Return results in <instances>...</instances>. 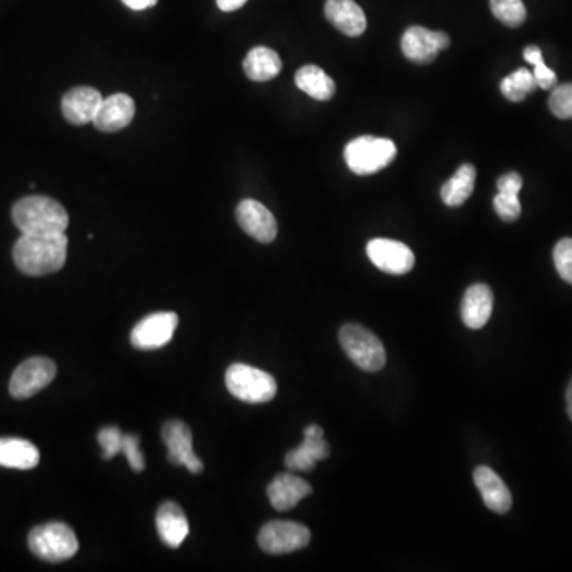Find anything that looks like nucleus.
<instances>
[{
  "instance_id": "obj_1",
  "label": "nucleus",
  "mask_w": 572,
  "mask_h": 572,
  "mask_svg": "<svg viewBox=\"0 0 572 572\" xmlns=\"http://www.w3.org/2000/svg\"><path fill=\"white\" fill-rule=\"evenodd\" d=\"M67 240L59 234H23L13 247V261L21 274L29 277L55 274L61 271L67 259Z\"/></svg>"
},
{
  "instance_id": "obj_2",
  "label": "nucleus",
  "mask_w": 572,
  "mask_h": 572,
  "mask_svg": "<svg viewBox=\"0 0 572 572\" xmlns=\"http://www.w3.org/2000/svg\"><path fill=\"white\" fill-rule=\"evenodd\" d=\"M13 223L21 234H59L66 232L69 215L58 201L45 196H29L16 202Z\"/></svg>"
},
{
  "instance_id": "obj_3",
  "label": "nucleus",
  "mask_w": 572,
  "mask_h": 572,
  "mask_svg": "<svg viewBox=\"0 0 572 572\" xmlns=\"http://www.w3.org/2000/svg\"><path fill=\"white\" fill-rule=\"evenodd\" d=\"M396 145L393 140L363 136L348 142L344 158L348 169L356 175H371L382 171L395 161Z\"/></svg>"
},
{
  "instance_id": "obj_4",
  "label": "nucleus",
  "mask_w": 572,
  "mask_h": 572,
  "mask_svg": "<svg viewBox=\"0 0 572 572\" xmlns=\"http://www.w3.org/2000/svg\"><path fill=\"white\" fill-rule=\"evenodd\" d=\"M28 544L35 557L48 563H61L78 552V539L74 530L61 522L35 526L29 533Z\"/></svg>"
},
{
  "instance_id": "obj_5",
  "label": "nucleus",
  "mask_w": 572,
  "mask_h": 572,
  "mask_svg": "<svg viewBox=\"0 0 572 572\" xmlns=\"http://www.w3.org/2000/svg\"><path fill=\"white\" fill-rule=\"evenodd\" d=\"M226 387L234 398L248 404H263L277 395V382L269 372L242 363L226 371Z\"/></svg>"
},
{
  "instance_id": "obj_6",
  "label": "nucleus",
  "mask_w": 572,
  "mask_h": 572,
  "mask_svg": "<svg viewBox=\"0 0 572 572\" xmlns=\"http://www.w3.org/2000/svg\"><path fill=\"white\" fill-rule=\"evenodd\" d=\"M344 352L363 371L377 372L387 363L385 347L379 337L361 325H345L339 333Z\"/></svg>"
},
{
  "instance_id": "obj_7",
  "label": "nucleus",
  "mask_w": 572,
  "mask_h": 572,
  "mask_svg": "<svg viewBox=\"0 0 572 572\" xmlns=\"http://www.w3.org/2000/svg\"><path fill=\"white\" fill-rule=\"evenodd\" d=\"M55 361L43 356H34L21 363L10 379V395L15 399H28L37 395L43 388L48 387L55 380Z\"/></svg>"
},
{
  "instance_id": "obj_8",
  "label": "nucleus",
  "mask_w": 572,
  "mask_h": 572,
  "mask_svg": "<svg viewBox=\"0 0 572 572\" xmlns=\"http://www.w3.org/2000/svg\"><path fill=\"white\" fill-rule=\"evenodd\" d=\"M309 542V528L296 522H269L258 534L259 547L271 555L298 552Z\"/></svg>"
},
{
  "instance_id": "obj_9",
  "label": "nucleus",
  "mask_w": 572,
  "mask_h": 572,
  "mask_svg": "<svg viewBox=\"0 0 572 572\" xmlns=\"http://www.w3.org/2000/svg\"><path fill=\"white\" fill-rule=\"evenodd\" d=\"M178 326L174 312H156L148 315L132 329L131 344L137 350H158L169 344Z\"/></svg>"
},
{
  "instance_id": "obj_10",
  "label": "nucleus",
  "mask_w": 572,
  "mask_h": 572,
  "mask_svg": "<svg viewBox=\"0 0 572 572\" xmlns=\"http://www.w3.org/2000/svg\"><path fill=\"white\" fill-rule=\"evenodd\" d=\"M163 442L167 447V460L174 466H185L193 474L204 471V463L193 450L191 429L180 422L171 420L163 426Z\"/></svg>"
},
{
  "instance_id": "obj_11",
  "label": "nucleus",
  "mask_w": 572,
  "mask_h": 572,
  "mask_svg": "<svg viewBox=\"0 0 572 572\" xmlns=\"http://www.w3.org/2000/svg\"><path fill=\"white\" fill-rule=\"evenodd\" d=\"M450 47V37L445 32L429 31L422 26H412L402 35V53L415 64H431L439 51Z\"/></svg>"
},
{
  "instance_id": "obj_12",
  "label": "nucleus",
  "mask_w": 572,
  "mask_h": 572,
  "mask_svg": "<svg viewBox=\"0 0 572 572\" xmlns=\"http://www.w3.org/2000/svg\"><path fill=\"white\" fill-rule=\"evenodd\" d=\"M375 267L387 274L404 275L414 269L415 256L406 244L391 239H374L366 247Z\"/></svg>"
},
{
  "instance_id": "obj_13",
  "label": "nucleus",
  "mask_w": 572,
  "mask_h": 572,
  "mask_svg": "<svg viewBox=\"0 0 572 572\" xmlns=\"http://www.w3.org/2000/svg\"><path fill=\"white\" fill-rule=\"evenodd\" d=\"M236 218L240 228L261 244H271L277 237V221L271 210L264 207L261 202L253 199L240 202L237 205Z\"/></svg>"
},
{
  "instance_id": "obj_14",
  "label": "nucleus",
  "mask_w": 572,
  "mask_h": 572,
  "mask_svg": "<svg viewBox=\"0 0 572 572\" xmlns=\"http://www.w3.org/2000/svg\"><path fill=\"white\" fill-rule=\"evenodd\" d=\"M329 453L328 442L323 439V429L318 425L307 426L302 444L286 455V468L290 471H312L318 461L329 457Z\"/></svg>"
},
{
  "instance_id": "obj_15",
  "label": "nucleus",
  "mask_w": 572,
  "mask_h": 572,
  "mask_svg": "<svg viewBox=\"0 0 572 572\" xmlns=\"http://www.w3.org/2000/svg\"><path fill=\"white\" fill-rule=\"evenodd\" d=\"M101 93L89 86H78L64 94L61 101L62 115L74 126L93 123L97 110L101 107Z\"/></svg>"
},
{
  "instance_id": "obj_16",
  "label": "nucleus",
  "mask_w": 572,
  "mask_h": 572,
  "mask_svg": "<svg viewBox=\"0 0 572 572\" xmlns=\"http://www.w3.org/2000/svg\"><path fill=\"white\" fill-rule=\"evenodd\" d=\"M136 116V102L128 94L118 93L102 101L94 116V126L102 132H118L128 128Z\"/></svg>"
},
{
  "instance_id": "obj_17",
  "label": "nucleus",
  "mask_w": 572,
  "mask_h": 572,
  "mask_svg": "<svg viewBox=\"0 0 572 572\" xmlns=\"http://www.w3.org/2000/svg\"><path fill=\"white\" fill-rule=\"evenodd\" d=\"M493 291L485 283L469 286L461 302V318L469 329H480L487 325L493 312Z\"/></svg>"
},
{
  "instance_id": "obj_18",
  "label": "nucleus",
  "mask_w": 572,
  "mask_h": 572,
  "mask_svg": "<svg viewBox=\"0 0 572 572\" xmlns=\"http://www.w3.org/2000/svg\"><path fill=\"white\" fill-rule=\"evenodd\" d=\"M474 482L479 488L485 506L496 514H507L511 511V490L504 484L503 479L488 466H479L474 471Z\"/></svg>"
},
{
  "instance_id": "obj_19",
  "label": "nucleus",
  "mask_w": 572,
  "mask_h": 572,
  "mask_svg": "<svg viewBox=\"0 0 572 572\" xmlns=\"http://www.w3.org/2000/svg\"><path fill=\"white\" fill-rule=\"evenodd\" d=\"M325 15L337 31L348 37H358L368 28L363 8L355 0H328Z\"/></svg>"
},
{
  "instance_id": "obj_20",
  "label": "nucleus",
  "mask_w": 572,
  "mask_h": 572,
  "mask_svg": "<svg viewBox=\"0 0 572 572\" xmlns=\"http://www.w3.org/2000/svg\"><path fill=\"white\" fill-rule=\"evenodd\" d=\"M309 495H312V487L306 480L293 474L277 476L267 487V496L271 499L272 507L280 512L290 511Z\"/></svg>"
},
{
  "instance_id": "obj_21",
  "label": "nucleus",
  "mask_w": 572,
  "mask_h": 572,
  "mask_svg": "<svg viewBox=\"0 0 572 572\" xmlns=\"http://www.w3.org/2000/svg\"><path fill=\"white\" fill-rule=\"evenodd\" d=\"M156 528H158L161 541L172 549L180 547L186 536L190 534V523H188L185 512L182 511V507L172 501H167L159 507L158 514H156Z\"/></svg>"
},
{
  "instance_id": "obj_22",
  "label": "nucleus",
  "mask_w": 572,
  "mask_h": 572,
  "mask_svg": "<svg viewBox=\"0 0 572 572\" xmlns=\"http://www.w3.org/2000/svg\"><path fill=\"white\" fill-rule=\"evenodd\" d=\"M40 461V452L32 442L20 437H0V466L2 468L34 469Z\"/></svg>"
},
{
  "instance_id": "obj_23",
  "label": "nucleus",
  "mask_w": 572,
  "mask_h": 572,
  "mask_svg": "<svg viewBox=\"0 0 572 572\" xmlns=\"http://www.w3.org/2000/svg\"><path fill=\"white\" fill-rule=\"evenodd\" d=\"M245 75L253 82H269L282 70V59L274 50L256 47L248 51L244 61Z\"/></svg>"
},
{
  "instance_id": "obj_24",
  "label": "nucleus",
  "mask_w": 572,
  "mask_h": 572,
  "mask_svg": "<svg viewBox=\"0 0 572 572\" xmlns=\"http://www.w3.org/2000/svg\"><path fill=\"white\" fill-rule=\"evenodd\" d=\"M296 86L317 101H329L336 93L333 78L318 66H304L296 72Z\"/></svg>"
},
{
  "instance_id": "obj_25",
  "label": "nucleus",
  "mask_w": 572,
  "mask_h": 572,
  "mask_svg": "<svg viewBox=\"0 0 572 572\" xmlns=\"http://www.w3.org/2000/svg\"><path fill=\"white\" fill-rule=\"evenodd\" d=\"M476 175V167L472 164H463L442 186L441 198L444 204L449 207H460L468 201L476 185Z\"/></svg>"
},
{
  "instance_id": "obj_26",
  "label": "nucleus",
  "mask_w": 572,
  "mask_h": 572,
  "mask_svg": "<svg viewBox=\"0 0 572 572\" xmlns=\"http://www.w3.org/2000/svg\"><path fill=\"white\" fill-rule=\"evenodd\" d=\"M536 88H538L536 78L526 67L515 70L514 74L504 78L501 83V93L511 102L525 101V97L533 93Z\"/></svg>"
},
{
  "instance_id": "obj_27",
  "label": "nucleus",
  "mask_w": 572,
  "mask_h": 572,
  "mask_svg": "<svg viewBox=\"0 0 572 572\" xmlns=\"http://www.w3.org/2000/svg\"><path fill=\"white\" fill-rule=\"evenodd\" d=\"M491 13L507 28H518L526 21L523 0H490Z\"/></svg>"
},
{
  "instance_id": "obj_28",
  "label": "nucleus",
  "mask_w": 572,
  "mask_h": 572,
  "mask_svg": "<svg viewBox=\"0 0 572 572\" xmlns=\"http://www.w3.org/2000/svg\"><path fill=\"white\" fill-rule=\"evenodd\" d=\"M523 56L534 67L533 75L536 78V83H538V88L553 89L557 86V75L550 67L545 66L541 48L530 45L523 51Z\"/></svg>"
},
{
  "instance_id": "obj_29",
  "label": "nucleus",
  "mask_w": 572,
  "mask_h": 572,
  "mask_svg": "<svg viewBox=\"0 0 572 572\" xmlns=\"http://www.w3.org/2000/svg\"><path fill=\"white\" fill-rule=\"evenodd\" d=\"M550 112L560 118L569 120L572 118V83L555 86L549 99Z\"/></svg>"
},
{
  "instance_id": "obj_30",
  "label": "nucleus",
  "mask_w": 572,
  "mask_h": 572,
  "mask_svg": "<svg viewBox=\"0 0 572 572\" xmlns=\"http://www.w3.org/2000/svg\"><path fill=\"white\" fill-rule=\"evenodd\" d=\"M553 263L561 279L572 285V239H561L553 250Z\"/></svg>"
},
{
  "instance_id": "obj_31",
  "label": "nucleus",
  "mask_w": 572,
  "mask_h": 572,
  "mask_svg": "<svg viewBox=\"0 0 572 572\" xmlns=\"http://www.w3.org/2000/svg\"><path fill=\"white\" fill-rule=\"evenodd\" d=\"M124 434L118 426H107L97 434V441L104 450L105 460H112L118 453L123 452Z\"/></svg>"
},
{
  "instance_id": "obj_32",
  "label": "nucleus",
  "mask_w": 572,
  "mask_h": 572,
  "mask_svg": "<svg viewBox=\"0 0 572 572\" xmlns=\"http://www.w3.org/2000/svg\"><path fill=\"white\" fill-rule=\"evenodd\" d=\"M493 205H495L499 218L506 223L518 220V217L522 215V204H520L518 194L498 193L493 199Z\"/></svg>"
},
{
  "instance_id": "obj_33",
  "label": "nucleus",
  "mask_w": 572,
  "mask_h": 572,
  "mask_svg": "<svg viewBox=\"0 0 572 572\" xmlns=\"http://www.w3.org/2000/svg\"><path fill=\"white\" fill-rule=\"evenodd\" d=\"M124 457L128 458L132 471L142 472L145 469V458L140 452V439L134 434H124L123 439Z\"/></svg>"
},
{
  "instance_id": "obj_34",
  "label": "nucleus",
  "mask_w": 572,
  "mask_h": 572,
  "mask_svg": "<svg viewBox=\"0 0 572 572\" xmlns=\"http://www.w3.org/2000/svg\"><path fill=\"white\" fill-rule=\"evenodd\" d=\"M523 180L517 172H509L498 180V193L518 194L522 190Z\"/></svg>"
},
{
  "instance_id": "obj_35",
  "label": "nucleus",
  "mask_w": 572,
  "mask_h": 572,
  "mask_svg": "<svg viewBox=\"0 0 572 572\" xmlns=\"http://www.w3.org/2000/svg\"><path fill=\"white\" fill-rule=\"evenodd\" d=\"M121 2L136 12H142V10H147V8L155 7L158 4V0H121Z\"/></svg>"
},
{
  "instance_id": "obj_36",
  "label": "nucleus",
  "mask_w": 572,
  "mask_h": 572,
  "mask_svg": "<svg viewBox=\"0 0 572 572\" xmlns=\"http://www.w3.org/2000/svg\"><path fill=\"white\" fill-rule=\"evenodd\" d=\"M245 4H247V0H217L218 8L223 12H236Z\"/></svg>"
},
{
  "instance_id": "obj_37",
  "label": "nucleus",
  "mask_w": 572,
  "mask_h": 572,
  "mask_svg": "<svg viewBox=\"0 0 572 572\" xmlns=\"http://www.w3.org/2000/svg\"><path fill=\"white\" fill-rule=\"evenodd\" d=\"M566 407H568V415L572 420V380L569 382L568 391H566Z\"/></svg>"
}]
</instances>
